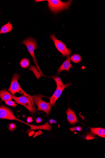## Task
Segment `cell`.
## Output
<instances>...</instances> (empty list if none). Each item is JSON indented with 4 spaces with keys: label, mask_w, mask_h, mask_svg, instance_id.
<instances>
[{
    "label": "cell",
    "mask_w": 105,
    "mask_h": 158,
    "mask_svg": "<svg viewBox=\"0 0 105 158\" xmlns=\"http://www.w3.org/2000/svg\"><path fill=\"white\" fill-rule=\"evenodd\" d=\"M19 77V75L17 73L14 75L11 81L10 87L8 90L12 95H14L16 93H18L22 94L23 96L27 97L31 100L32 105L34 107V102L33 98L30 95L26 94L21 88L18 81Z\"/></svg>",
    "instance_id": "cell-1"
},
{
    "label": "cell",
    "mask_w": 105,
    "mask_h": 158,
    "mask_svg": "<svg viewBox=\"0 0 105 158\" xmlns=\"http://www.w3.org/2000/svg\"><path fill=\"white\" fill-rule=\"evenodd\" d=\"M48 6L50 10L55 14L65 10L68 9L72 1L64 2L60 0H47Z\"/></svg>",
    "instance_id": "cell-2"
},
{
    "label": "cell",
    "mask_w": 105,
    "mask_h": 158,
    "mask_svg": "<svg viewBox=\"0 0 105 158\" xmlns=\"http://www.w3.org/2000/svg\"><path fill=\"white\" fill-rule=\"evenodd\" d=\"M57 85V88L53 95L50 98V103L54 106L57 100L60 96L64 89L68 87L71 85L70 83H68L66 84H64L61 78L59 77H53Z\"/></svg>",
    "instance_id": "cell-3"
},
{
    "label": "cell",
    "mask_w": 105,
    "mask_h": 158,
    "mask_svg": "<svg viewBox=\"0 0 105 158\" xmlns=\"http://www.w3.org/2000/svg\"><path fill=\"white\" fill-rule=\"evenodd\" d=\"M22 43V44L26 46L28 51L33 57V60L39 72L42 74L35 56L34 51L35 49L37 48V41L32 37H29L23 40Z\"/></svg>",
    "instance_id": "cell-4"
},
{
    "label": "cell",
    "mask_w": 105,
    "mask_h": 158,
    "mask_svg": "<svg viewBox=\"0 0 105 158\" xmlns=\"http://www.w3.org/2000/svg\"><path fill=\"white\" fill-rule=\"evenodd\" d=\"M32 97L38 107L37 110L44 111L48 116L51 110L52 105L50 104L43 102L42 100V96L41 95H33Z\"/></svg>",
    "instance_id": "cell-5"
},
{
    "label": "cell",
    "mask_w": 105,
    "mask_h": 158,
    "mask_svg": "<svg viewBox=\"0 0 105 158\" xmlns=\"http://www.w3.org/2000/svg\"><path fill=\"white\" fill-rule=\"evenodd\" d=\"M0 118L19 121L29 126L32 128L33 125L30 124L17 118L9 108L3 106H0Z\"/></svg>",
    "instance_id": "cell-6"
},
{
    "label": "cell",
    "mask_w": 105,
    "mask_h": 158,
    "mask_svg": "<svg viewBox=\"0 0 105 158\" xmlns=\"http://www.w3.org/2000/svg\"><path fill=\"white\" fill-rule=\"evenodd\" d=\"M12 98L18 104L24 106L33 114H35L37 110L32 104L31 100L24 96L19 97L12 95Z\"/></svg>",
    "instance_id": "cell-7"
},
{
    "label": "cell",
    "mask_w": 105,
    "mask_h": 158,
    "mask_svg": "<svg viewBox=\"0 0 105 158\" xmlns=\"http://www.w3.org/2000/svg\"><path fill=\"white\" fill-rule=\"evenodd\" d=\"M50 38L53 40L56 48L59 52L62 53L63 56H67L71 54V50L68 49L65 44L61 41L58 40L54 34H52Z\"/></svg>",
    "instance_id": "cell-8"
},
{
    "label": "cell",
    "mask_w": 105,
    "mask_h": 158,
    "mask_svg": "<svg viewBox=\"0 0 105 158\" xmlns=\"http://www.w3.org/2000/svg\"><path fill=\"white\" fill-rule=\"evenodd\" d=\"M70 57L67 56V60H65L63 64L58 69L57 75L61 73L63 71L67 70L68 73L69 72L70 69L73 66L70 63Z\"/></svg>",
    "instance_id": "cell-9"
},
{
    "label": "cell",
    "mask_w": 105,
    "mask_h": 158,
    "mask_svg": "<svg viewBox=\"0 0 105 158\" xmlns=\"http://www.w3.org/2000/svg\"><path fill=\"white\" fill-rule=\"evenodd\" d=\"M67 114V120L69 122L71 125H74L77 122H79L78 120L75 112L69 107L66 112Z\"/></svg>",
    "instance_id": "cell-10"
},
{
    "label": "cell",
    "mask_w": 105,
    "mask_h": 158,
    "mask_svg": "<svg viewBox=\"0 0 105 158\" xmlns=\"http://www.w3.org/2000/svg\"><path fill=\"white\" fill-rule=\"evenodd\" d=\"M92 133L102 138L105 137V129L100 127H90Z\"/></svg>",
    "instance_id": "cell-11"
},
{
    "label": "cell",
    "mask_w": 105,
    "mask_h": 158,
    "mask_svg": "<svg viewBox=\"0 0 105 158\" xmlns=\"http://www.w3.org/2000/svg\"><path fill=\"white\" fill-rule=\"evenodd\" d=\"M13 27L10 22L7 24L3 26L0 30V35L6 34L11 32L12 30Z\"/></svg>",
    "instance_id": "cell-12"
},
{
    "label": "cell",
    "mask_w": 105,
    "mask_h": 158,
    "mask_svg": "<svg viewBox=\"0 0 105 158\" xmlns=\"http://www.w3.org/2000/svg\"><path fill=\"white\" fill-rule=\"evenodd\" d=\"M0 98L2 101L6 102L7 100H11L12 99L11 94L8 91L5 90H2L0 92Z\"/></svg>",
    "instance_id": "cell-13"
},
{
    "label": "cell",
    "mask_w": 105,
    "mask_h": 158,
    "mask_svg": "<svg viewBox=\"0 0 105 158\" xmlns=\"http://www.w3.org/2000/svg\"><path fill=\"white\" fill-rule=\"evenodd\" d=\"M70 60L74 63H78L81 61L82 58L80 55L78 54H75L70 57Z\"/></svg>",
    "instance_id": "cell-14"
},
{
    "label": "cell",
    "mask_w": 105,
    "mask_h": 158,
    "mask_svg": "<svg viewBox=\"0 0 105 158\" xmlns=\"http://www.w3.org/2000/svg\"><path fill=\"white\" fill-rule=\"evenodd\" d=\"M30 61L27 58H24L21 60L20 62L21 67L24 69L27 68L30 64Z\"/></svg>",
    "instance_id": "cell-15"
},
{
    "label": "cell",
    "mask_w": 105,
    "mask_h": 158,
    "mask_svg": "<svg viewBox=\"0 0 105 158\" xmlns=\"http://www.w3.org/2000/svg\"><path fill=\"white\" fill-rule=\"evenodd\" d=\"M5 103L7 105L15 107L17 106V104L14 102L11 101V100H7L5 102Z\"/></svg>",
    "instance_id": "cell-16"
},
{
    "label": "cell",
    "mask_w": 105,
    "mask_h": 158,
    "mask_svg": "<svg viewBox=\"0 0 105 158\" xmlns=\"http://www.w3.org/2000/svg\"><path fill=\"white\" fill-rule=\"evenodd\" d=\"M82 128L80 126L72 127L70 128V130L71 131H82Z\"/></svg>",
    "instance_id": "cell-17"
},
{
    "label": "cell",
    "mask_w": 105,
    "mask_h": 158,
    "mask_svg": "<svg viewBox=\"0 0 105 158\" xmlns=\"http://www.w3.org/2000/svg\"><path fill=\"white\" fill-rule=\"evenodd\" d=\"M16 126L14 123H11L9 125V130L11 131H13L16 129Z\"/></svg>",
    "instance_id": "cell-18"
},
{
    "label": "cell",
    "mask_w": 105,
    "mask_h": 158,
    "mask_svg": "<svg viewBox=\"0 0 105 158\" xmlns=\"http://www.w3.org/2000/svg\"><path fill=\"white\" fill-rule=\"evenodd\" d=\"M95 138V137L94 135L91 134H88L86 137V139L87 140L94 139Z\"/></svg>",
    "instance_id": "cell-19"
},
{
    "label": "cell",
    "mask_w": 105,
    "mask_h": 158,
    "mask_svg": "<svg viewBox=\"0 0 105 158\" xmlns=\"http://www.w3.org/2000/svg\"><path fill=\"white\" fill-rule=\"evenodd\" d=\"M33 121L32 118L31 117H28L27 118V123H31Z\"/></svg>",
    "instance_id": "cell-20"
},
{
    "label": "cell",
    "mask_w": 105,
    "mask_h": 158,
    "mask_svg": "<svg viewBox=\"0 0 105 158\" xmlns=\"http://www.w3.org/2000/svg\"><path fill=\"white\" fill-rule=\"evenodd\" d=\"M36 121L37 123H39L41 122L42 119L40 118H38L36 119Z\"/></svg>",
    "instance_id": "cell-21"
},
{
    "label": "cell",
    "mask_w": 105,
    "mask_h": 158,
    "mask_svg": "<svg viewBox=\"0 0 105 158\" xmlns=\"http://www.w3.org/2000/svg\"><path fill=\"white\" fill-rule=\"evenodd\" d=\"M44 1V0H36V1H35V2H43V1Z\"/></svg>",
    "instance_id": "cell-22"
},
{
    "label": "cell",
    "mask_w": 105,
    "mask_h": 158,
    "mask_svg": "<svg viewBox=\"0 0 105 158\" xmlns=\"http://www.w3.org/2000/svg\"><path fill=\"white\" fill-rule=\"evenodd\" d=\"M1 92V91H0V92Z\"/></svg>",
    "instance_id": "cell-23"
}]
</instances>
